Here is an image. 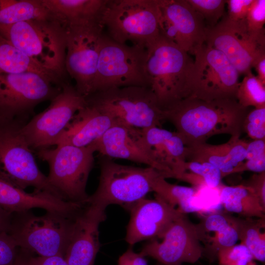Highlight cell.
Wrapping results in <instances>:
<instances>
[{
  "label": "cell",
  "instance_id": "4fadbf2b",
  "mask_svg": "<svg viewBox=\"0 0 265 265\" xmlns=\"http://www.w3.org/2000/svg\"><path fill=\"white\" fill-rule=\"evenodd\" d=\"M85 105V97L75 85L65 82L49 106L23 127L22 132L31 149L37 151L55 145L73 116Z\"/></svg>",
  "mask_w": 265,
  "mask_h": 265
},
{
  "label": "cell",
  "instance_id": "44dd1931",
  "mask_svg": "<svg viewBox=\"0 0 265 265\" xmlns=\"http://www.w3.org/2000/svg\"><path fill=\"white\" fill-rule=\"evenodd\" d=\"M0 206L12 214L34 208L71 213L79 207L76 203L65 201L46 191L34 189L31 193H27L0 179Z\"/></svg>",
  "mask_w": 265,
  "mask_h": 265
},
{
  "label": "cell",
  "instance_id": "8992f818",
  "mask_svg": "<svg viewBox=\"0 0 265 265\" xmlns=\"http://www.w3.org/2000/svg\"><path fill=\"white\" fill-rule=\"evenodd\" d=\"M79 212H46L40 216L30 211L13 213L7 232L24 251L38 256L64 257L72 224Z\"/></svg>",
  "mask_w": 265,
  "mask_h": 265
},
{
  "label": "cell",
  "instance_id": "7c38bea8",
  "mask_svg": "<svg viewBox=\"0 0 265 265\" xmlns=\"http://www.w3.org/2000/svg\"><path fill=\"white\" fill-rule=\"evenodd\" d=\"M61 87L35 72H0V117L28 121L36 106L51 101Z\"/></svg>",
  "mask_w": 265,
  "mask_h": 265
},
{
  "label": "cell",
  "instance_id": "52a82bcc",
  "mask_svg": "<svg viewBox=\"0 0 265 265\" xmlns=\"http://www.w3.org/2000/svg\"><path fill=\"white\" fill-rule=\"evenodd\" d=\"M100 156L99 185L86 202L104 209L116 204L128 210L152 191L154 180L159 175H163L151 167L120 164L110 158Z\"/></svg>",
  "mask_w": 265,
  "mask_h": 265
},
{
  "label": "cell",
  "instance_id": "d6986e66",
  "mask_svg": "<svg viewBox=\"0 0 265 265\" xmlns=\"http://www.w3.org/2000/svg\"><path fill=\"white\" fill-rule=\"evenodd\" d=\"M90 146L101 156L144 164L161 173L165 179L173 178V173L151 155L142 130L115 123Z\"/></svg>",
  "mask_w": 265,
  "mask_h": 265
},
{
  "label": "cell",
  "instance_id": "ba28073f",
  "mask_svg": "<svg viewBox=\"0 0 265 265\" xmlns=\"http://www.w3.org/2000/svg\"><path fill=\"white\" fill-rule=\"evenodd\" d=\"M157 0H107L101 22L120 44L146 47L160 35Z\"/></svg>",
  "mask_w": 265,
  "mask_h": 265
},
{
  "label": "cell",
  "instance_id": "d590c367",
  "mask_svg": "<svg viewBox=\"0 0 265 265\" xmlns=\"http://www.w3.org/2000/svg\"><path fill=\"white\" fill-rule=\"evenodd\" d=\"M242 131L253 140L265 139V107L248 111L243 121Z\"/></svg>",
  "mask_w": 265,
  "mask_h": 265
},
{
  "label": "cell",
  "instance_id": "f546056e",
  "mask_svg": "<svg viewBox=\"0 0 265 265\" xmlns=\"http://www.w3.org/2000/svg\"><path fill=\"white\" fill-rule=\"evenodd\" d=\"M238 240L252 254L253 259L265 262V218L234 216Z\"/></svg>",
  "mask_w": 265,
  "mask_h": 265
},
{
  "label": "cell",
  "instance_id": "7bdbcfd3",
  "mask_svg": "<svg viewBox=\"0 0 265 265\" xmlns=\"http://www.w3.org/2000/svg\"><path fill=\"white\" fill-rule=\"evenodd\" d=\"M265 155V139L248 142L245 160L252 159Z\"/></svg>",
  "mask_w": 265,
  "mask_h": 265
},
{
  "label": "cell",
  "instance_id": "ee69618b",
  "mask_svg": "<svg viewBox=\"0 0 265 265\" xmlns=\"http://www.w3.org/2000/svg\"><path fill=\"white\" fill-rule=\"evenodd\" d=\"M122 256L127 260L129 265H147L145 257L139 253H135L132 246H130Z\"/></svg>",
  "mask_w": 265,
  "mask_h": 265
},
{
  "label": "cell",
  "instance_id": "60d3db41",
  "mask_svg": "<svg viewBox=\"0 0 265 265\" xmlns=\"http://www.w3.org/2000/svg\"><path fill=\"white\" fill-rule=\"evenodd\" d=\"M26 253L27 265H69L64 257L61 255L33 256L31 254Z\"/></svg>",
  "mask_w": 265,
  "mask_h": 265
},
{
  "label": "cell",
  "instance_id": "c3c4849f",
  "mask_svg": "<svg viewBox=\"0 0 265 265\" xmlns=\"http://www.w3.org/2000/svg\"><path fill=\"white\" fill-rule=\"evenodd\" d=\"M118 265H129L127 260L121 255L118 260Z\"/></svg>",
  "mask_w": 265,
  "mask_h": 265
},
{
  "label": "cell",
  "instance_id": "836d02e7",
  "mask_svg": "<svg viewBox=\"0 0 265 265\" xmlns=\"http://www.w3.org/2000/svg\"><path fill=\"white\" fill-rule=\"evenodd\" d=\"M218 265H247L254 260L249 250L243 244H235L219 249Z\"/></svg>",
  "mask_w": 265,
  "mask_h": 265
},
{
  "label": "cell",
  "instance_id": "5b68a950",
  "mask_svg": "<svg viewBox=\"0 0 265 265\" xmlns=\"http://www.w3.org/2000/svg\"><path fill=\"white\" fill-rule=\"evenodd\" d=\"M27 122L0 117V179L24 190L33 187L62 198L40 170L22 132Z\"/></svg>",
  "mask_w": 265,
  "mask_h": 265
},
{
  "label": "cell",
  "instance_id": "74e56055",
  "mask_svg": "<svg viewBox=\"0 0 265 265\" xmlns=\"http://www.w3.org/2000/svg\"><path fill=\"white\" fill-rule=\"evenodd\" d=\"M22 250L6 232L0 233V265H15Z\"/></svg>",
  "mask_w": 265,
  "mask_h": 265
},
{
  "label": "cell",
  "instance_id": "484cf974",
  "mask_svg": "<svg viewBox=\"0 0 265 265\" xmlns=\"http://www.w3.org/2000/svg\"><path fill=\"white\" fill-rule=\"evenodd\" d=\"M107 0H42L55 18L65 22L101 21Z\"/></svg>",
  "mask_w": 265,
  "mask_h": 265
},
{
  "label": "cell",
  "instance_id": "4dcf8cb0",
  "mask_svg": "<svg viewBox=\"0 0 265 265\" xmlns=\"http://www.w3.org/2000/svg\"><path fill=\"white\" fill-rule=\"evenodd\" d=\"M152 189L171 206L176 208L178 206L177 209L183 213L196 211L192 204L196 192L193 187L172 184L160 175L154 180Z\"/></svg>",
  "mask_w": 265,
  "mask_h": 265
},
{
  "label": "cell",
  "instance_id": "8fae6325",
  "mask_svg": "<svg viewBox=\"0 0 265 265\" xmlns=\"http://www.w3.org/2000/svg\"><path fill=\"white\" fill-rule=\"evenodd\" d=\"M63 22L66 70L77 90L85 97L90 94L96 75L104 26L100 20Z\"/></svg>",
  "mask_w": 265,
  "mask_h": 265
},
{
  "label": "cell",
  "instance_id": "e0dca14e",
  "mask_svg": "<svg viewBox=\"0 0 265 265\" xmlns=\"http://www.w3.org/2000/svg\"><path fill=\"white\" fill-rule=\"evenodd\" d=\"M160 35L189 54L205 44L206 24L187 0H157Z\"/></svg>",
  "mask_w": 265,
  "mask_h": 265
},
{
  "label": "cell",
  "instance_id": "ffe728a7",
  "mask_svg": "<svg viewBox=\"0 0 265 265\" xmlns=\"http://www.w3.org/2000/svg\"><path fill=\"white\" fill-rule=\"evenodd\" d=\"M128 211L131 217L125 240L130 246L158 238L172 222L185 215L156 194L154 199L139 200Z\"/></svg>",
  "mask_w": 265,
  "mask_h": 265
},
{
  "label": "cell",
  "instance_id": "d4e9b609",
  "mask_svg": "<svg viewBox=\"0 0 265 265\" xmlns=\"http://www.w3.org/2000/svg\"><path fill=\"white\" fill-rule=\"evenodd\" d=\"M195 224L200 242L204 244V253L212 260L219 248L236 244L238 240L234 216L231 215L211 214Z\"/></svg>",
  "mask_w": 265,
  "mask_h": 265
},
{
  "label": "cell",
  "instance_id": "e575fe53",
  "mask_svg": "<svg viewBox=\"0 0 265 265\" xmlns=\"http://www.w3.org/2000/svg\"><path fill=\"white\" fill-rule=\"evenodd\" d=\"M185 171L197 174L204 181L207 187L215 188L219 186L222 179L220 170L208 162L186 161L184 164Z\"/></svg>",
  "mask_w": 265,
  "mask_h": 265
},
{
  "label": "cell",
  "instance_id": "8d00e7d4",
  "mask_svg": "<svg viewBox=\"0 0 265 265\" xmlns=\"http://www.w3.org/2000/svg\"><path fill=\"white\" fill-rule=\"evenodd\" d=\"M265 0H253L245 18L248 29L254 33L265 32Z\"/></svg>",
  "mask_w": 265,
  "mask_h": 265
},
{
  "label": "cell",
  "instance_id": "681fc988",
  "mask_svg": "<svg viewBox=\"0 0 265 265\" xmlns=\"http://www.w3.org/2000/svg\"><path fill=\"white\" fill-rule=\"evenodd\" d=\"M247 265H257L255 263V262H254L253 261H251L250 262H249Z\"/></svg>",
  "mask_w": 265,
  "mask_h": 265
},
{
  "label": "cell",
  "instance_id": "bcb514c9",
  "mask_svg": "<svg viewBox=\"0 0 265 265\" xmlns=\"http://www.w3.org/2000/svg\"><path fill=\"white\" fill-rule=\"evenodd\" d=\"M12 214L0 206V233L7 232L11 222Z\"/></svg>",
  "mask_w": 265,
  "mask_h": 265
},
{
  "label": "cell",
  "instance_id": "9a60e30c",
  "mask_svg": "<svg viewBox=\"0 0 265 265\" xmlns=\"http://www.w3.org/2000/svg\"><path fill=\"white\" fill-rule=\"evenodd\" d=\"M205 44L221 52L239 75H245L254 59L265 53V32H251L245 20L233 22L224 15L215 26L206 27Z\"/></svg>",
  "mask_w": 265,
  "mask_h": 265
},
{
  "label": "cell",
  "instance_id": "5bb4252c",
  "mask_svg": "<svg viewBox=\"0 0 265 265\" xmlns=\"http://www.w3.org/2000/svg\"><path fill=\"white\" fill-rule=\"evenodd\" d=\"M194 56L190 97L206 101L236 99L239 74L227 57L205 44Z\"/></svg>",
  "mask_w": 265,
  "mask_h": 265
},
{
  "label": "cell",
  "instance_id": "3957f363",
  "mask_svg": "<svg viewBox=\"0 0 265 265\" xmlns=\"http://www.w3.org/2000/svg\"><path fill=\"white\" fill-rule=\"evenodd\" d=\"M146 49V74L160 107L165 110L190 97L194 60L189 54L161 35Z\"/></svg>",
  "mask_w": 265,
  "mask_h": 265
},
{
  "label": "cell",
  "instance_id": "7dc6e473",
  "mask_svg": "<svg viewBox=\"0 0 265 265\" xmlns=\"http://www.w3.org/2000/svg\"><path fill=\"white\" fill-rule=\"evenodd\" d=\"M26 252L22 251V255L15 265H27L26 260Z\"/></svg>",
  "mask_w": 265,
  "mask_h": 265
},
{
  "label": "cell",
  "instance_id": "603a6c76",
  "mask_svg": "<svg viewBox=\"0 0 265 265\" xmlns=\"http://www.w3.org/2000/svg\"><path fill=\"white\" fill-rule=\"evenodd\" d=\"M145 144L159 164L170 170L175 178L185 172L186 147L181 136L158 127L142 130Z\"/></svg>",
  "mask_w": 265,
  "mask_h": 265
},
{
  "label": "cell",
  "instance_id": "f35d334b",
  "mask_svg": "<svg viewBox=\"0 0 265 265\" xmlns=\"http://www.w3.org/2000/svg\"><path fill=\"white\" fill-rule=\"evenodd\" d=\"M253 0H226L227 18L233 22L244 21Z\"/></svg>",
  "mask_w": 265,
  "mask_h": 265
},
{
  "label": "cell",
  "instance_id": "ac0fdd59",
  "mask_svg": "<svg viewBox=\"0 0 265 265\" xmlns=\"http://www.w3.org/2000/svg\"><path fill=\"white\" fill-rule=\"evenodd\" d=\"M106 209L86 204L75 215L64 258L69 265H94L100 249L99 227Z\"/></svg>",
  "mask_w": 265,
  "mask_h": 265
},
{
  "label": "cell",
  "instance_id": "f6af8a7d",
  "mask_svg": "<svg viewBox=\"0 0 265 265\" xmlns=\"http://www.w3.org/2000/svg\"><path fill=\"white\" fill-rule=\"evenodd\" d=\"M252 68L256 70L258 78L265 84V53L261 54L254 59Z\"/></svg>",
  "mask_w": 265,
  "mask_h": 265
},
{
  "label": "cell",
  "instance_id": "2e32d148",
  "mask_svg": "<svg viewBox=\"0 0 265 265\" xmlns=\"http://www.w3.org/2000/svg\"><path fill=\"white\" fill-rule=\"evenodd\" d=\"M139 253L163 265L194 264L204 254L196 224L185 215L172 222L157 238L150 239Z\"/></svg>",
  "mask_w": 265,
  "mask_h": 265
},
{
  "label": "cell",
  "instance_id": "83f0119b",
  "mask_svg": "<svg viewBox=\"0 0 265 265\" xmlns=\"http://www.w3.org/2000/svg\"><path fill=\"white\" fill-rule=\"evenodd\" d=\"M51 16L42 0H0V31L21 22Z\"/></svg>",
  "mask_w": 265,
  "mask_h": 265
},
{
  "label": "cell",
  "instance_id": "6da1fadb",
  "mask_svg": "<svg viewBox=\"0 0 265 265\" xmlns=\"http://www.w3.org/2000/svg\"><path fill=\"white\" fill-rule=\"evenodd\" d=\"M249 110L236 99L206 101L190 97L177 101L164 111L165 120L172 124L189 148L207 142L214 135L240 136Z\"/></svg>",
  "mask_w": 265,
  "mask_h": 265
},
{
  "label": "cell",
  "instance_id": "ab89813d",
  "mask_svg": "<svg viewBox=\"0 0 265 265\" xmlns=\"http://www.w3.org/2000/svg\"><path fill=\"white\" fill-rule=\"evenodd\" d=\"M241 184L250 187L254 191L265 209V171L253 174Z\"/></svg>",
  "mask_w": 265,
  "mask_h": 265
},
{
  "label": "cell",
  "instance_id": "b9f144b4",
  "mask_svg": "<svg viewBox=\"0 0 265 265\" xmlns=\"http://www.w3.org/2000/svg\"><path fill=\"white\" fill-rule=\"evenodd\" d=\"M246 171H253L257 173L265 171V155L252 159L246 160L239 165L235 167L232 174Z\"/></svg>",
  "mask_w": 265,
  "mask_h": 265
},
{
  "label": "cell",
  "instance_id": "9c48e42d",
  "mask_svg": "<svg viewBox=\"0 0 265 265\" xmlns=\"http://www.w3.org/2000/svg\"><path fill=\"white\" fill-rule=\"evenodd\" d=\"M38 158L46 161L50 185L64 200L84 203L88 197L86 186L94 164V149L60 144L53 149L36 151Z\"/></svg>",
  "mask_w": 265,
  "mask_h": 265
},
{
  "label": "cell",
  "instance_id": "30bf717a",
  "mask_svg": "<svg viewBox=\"0 0 265 265\" xmlns=\"http://www.w3.org/2000/svg\"><path fill=\"white\" fill-rule=\"evenodd\" d=\"M146 57L145 47L120 44L104 33L90 94L114 87H150Z\"/></svg>",
  "mask_w": 265,
  "mask_h": 265
},
{
  "label": "cell",
  "instance_id": "d6a6232c",
  "mask_svg": "<svg viewBox=\"0 0 265 265\" xmlns=\"http://www.w3.org/2000/svg\"><path fill=\"white\" fill-rule=\"evenodd\" d=\"M203 18L206 27L215 26L224 16L226 0H187Z\"/></svg>",
  "mask_w": 265,
  "mask_h": 265
},
{
  "label": "cell",
  "instance_id": "7402d4cb",
  "mask_svg": "<svg viewBox=\"0 0 265 265\" xmlns=\"http://www.w3.org/2000/svg\"><path fill=\"white\" fill-rule=\"evenodd\" d=\"M115 123L110 117L86 103L73 116L55 145L89 146Z\"/></svg>",
  "mask_w": 265,
  "mask_h": 265
},
{
  "label": "cell",
  "instance_id": "cb8c5ba5",
  "mask_svg": "<svg viewBox=\"0 0 265 265\" xmlns=\"http://www.w3.org/2000/svg\"><path fill=\"white\" fill-rule=\"evenodd\" d=\"M247 144L238 136H231L228 142L221 144L204 142L186 147V160L211 163L220 170L223 178L231 175L245 160Z\"/></svg>",
  "mask_w": 265,
  "mask_h": 265
},
{
  "label": "cell",
  "instance_id": "277c9868",
  "mask_svg": "<svg viewBox=\"0 0 265 265\" xmlns=\"http://www.w3.org/2000/svg\"><path fill=\"white\" fill-rule=\"evenodd\" d=\"M86 103L117 124L140 130L161 126L164 111L150 87H114L85 97Z\"/></svg>",
  "mask_w": 265,
  "mask_h": 265
},
{
  "label": "cell",
  "instance_id": "7a4b0ae2",
  "mask_svg": "<svg viewBox=\"0 0 265 265\" xmlns=\"http://www.w3.org/2000/svg\"><path fill=\"white\" fill-rule=\"evenodd\" d=\"M0 35L44 69L67 80L63 22L53 15L46 18L23 21L1 30Z\"/></svg>",
  "mask_w": 265,
  "mask_h": 265
},
{
  "label": "cell",
  "instance_id": "4316f807",
  "mask_svg": "<svg viewBox=\"0 0 265 265\" xmlns=\"http://www.w3.org/2000/svg\"><path fill=\"white\" fill-rule=\"evenodd\" d=\"M220 200L227 211L245 217L265 218V209L249 186L242 184L224 186L220 190Z\"/></svg>",
  "mask_w": 265,
  "mask_h": 265
},
{
  "label": "cell",
  "instance_id": "f1b7e54d",
  "mask_svg": "<svg viewBox=\"0 0 265 265\" xmlns=\"http://www.w3.org/2000/svg\"><path fill=\"white\" fill-rule=\"evenodd\" d=\"M0 72L7 73L35 72L42 75L59 85L62 80L44 69L0 35Z\"/></svg>",
  "mask_w": 265,
  "mask_h": 265
},
{
  "label": "cell",
  "instance_id": "1f68e13d",
  "mask_svg": "<svg viewBox=\"0 0 265 265\" xmlns=\"http://www.w3.org/2000/svg\"><path fill=\"white\" fill-rule=\"evenodd\" d=\"M236 99L244 107H265V84L251 71L249 72L239 82Z\"/></svg>",
  "mask_w": 265,
  "mask_h": 265
}]
</instances>
